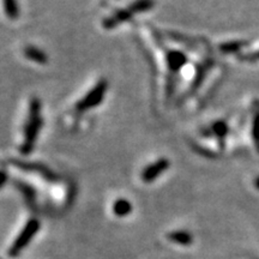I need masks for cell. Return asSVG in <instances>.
<instances>
[{
  "label": "cell",
  "mask_w": 259,
  "mask_h": 259,
  "mask_svg": "<svg viewBox=\"0 0 259 259\" xmlns=\"http://www.w3.org/2000/svg\"><path fill=\"white\" fill-rule=\"evenodd\" d=\"M169 168V161L167 159H160L155 161L154 163L149 165L144 171L142 172V180L145 183L157 179L162 173H165Z\"/></svg>",
  "instance_id": "5b68a950"
},
{
  "label": "cell",
  "mask_w": 259,
  "mask_h": 259,
  "mask_svg": "<svg viewBox=\"0 0 259 259\" xmlns=\"http://www.w3.org/2000/svg\"><path fill=\"white\" fill-rule=\"evenodd\" d=\"M213 132H215L216 136H225L227 133V126L223 123H216L213 126Z\"/></svg>",
  "instance_id": "8fae6325"
},
{
  "label": "cell",
  "mask_w": 259,
  "mask_h": 259,
  "mask_svg": "<svg viewBox=\"0 0 259 259\" xmlns=\"http://www.w3.org/2000/svg\"><path fill=\"white\" fill-rule=\"evenodd\" d=\"M24 54L29 60L36 62V64H46L47 55L44 54L43 50L36 48L34 46H29L24 49Z\"/></svg>",
  "instance_id": "52a82bcc"
},
{
  "label": "cell",
  "mask_w": 259,
  "mask_h": 259,
  "mask_svg": "<svg viewBox=\"0 0 259 259\" xmlns=\"http://www.w3.org/2000/svg\"><path fill=\"white\" fill-rule=\"evenodd\" d=\"M151 5H153V2H151L150 0H139V1H137L135 5H132V6H131L130 8H127V10L121 11V12L114 14L112 18H109L108 20H107V22L105 23V25L108 26V28H111V26L120 24L121 22H124V20H126L127 18H129L131 14L141 12V11H145L147 8L151 7Z\"/></svg>",
  "instance_id": "277c9868"
},
{
  "label": "cell",
  "mask_w": 259,
  "mask_h": 259,
  "mask_svg": "<svg viewBox=\"0 0 259 259\" xmlns=\"http://www.w3.org/2000/svg\"><path fill=\"white\" fill-rule=\"evenodd\" d=\"M106 91H107V82H105V80H101V82L97 83V84L95 85L90 91H89L88 95H85V96L79 101L78 105H77V109H78L79 112H83V111H89V109L97 107L101 102H102Z\"/></svg>",
  "instance_id": "7a4b0ae2"
},
{
  "label": "cell",
  "mask_w": 259,
  "mask_h": 259,
  "mask_svg": "<svg viewBox=\"0 0 259 259\" xmlns=\"http://www.w3.org/2000/svg\"><path fill=\"white\" fill-rule=\"evenodd\" d=\"M40 229V222L37 220L31 219L30 221L25 225V227L23 228L22 233L18 235L16 241L13 243V245L10 249V256H17L22 251L24 247L30 243V240L35 237V234L37 233V231Z\"/></svg>",
  "instance_id": "3957f363"
},
{
  "label": "cell",
  "mask_w": 259,
  "mask_h": 259,
  "mask_svg": "<svg viewBox=\"0 0 259 259\" xmlns=\"http://www.w3.org/2000/svg\"><path fill=\"white\" fill-rule=\"evenodd\" d=\"M168 239L173 241L175 244H179V245H190L192 243V235L189 232L185 231H179V232H173L168 235Z\"/></svg>",
  "instance_id": "9c48e42d"
},
{
  "label": "cell",
  "mask_w": 259,
  "mask_h": 259,
  "mask_svg": "<svg viewBox=\"0 0 259 259\" xmlns=\"http://www.w3.org/2000/svg\"><path fill=\"white\" fill-rule=\"evenodd\" d=\"M253 138L256 142L259 143V115L256 118L255 125H253Z\"/></svg>",
  "instance_id": "7c38bea8"
},
{
  "label": "cell",
  "mask_w": 259,
  "mask_h": 259,
  "mask_svg": "<svg viewBox=\"0 0 259 259\" xmlns=\"http://www.w3.org/2000/svg\"><path fill=\"white\" fill-rule=\"evenodd\" d=\"M2 4H4L5 13L7 14V17H10L12 19L18 17L19 10L16 0H2Z\"/></svg>",
  "instance_id": "30bf717a"
},
{
  "label": "cell",
  "mask_w": 259,
  "mask_h": 259,
  "mask_svg": "<svg viewBox=\"0 0 259 259\" xmlns=\"http://www.w3.org/2000/svg\"><path fill=\"white\" fill-rule=\"evenodd\" d=\"M131 211H132V205L125 198H119L113 204V213L119 217L130 215Z\"/></svg>",
  "instance_id": "8992f818"
},
{
  "label": "cell",
  "mask_w": 259,
  "mask_h": 259,
  "mask_svg": "<svg viewBox=\"0 0 259 259\" xmlns=\"http://www.w3.org/2000/svg\"><path fill=\"white\" fill-rule=\"evenodd\" d=\"M6 179H7V177H6V174H5V172H0V187L4 185Z\"/></svg>",
  "instance_id": "4fadbf2b"
},
{
  "label": "cell",
  "mask_w": 259,
  "mask_h": 259,
  "mask_svg": "<svg viewBox=\"0 0 259 259\" xmlns=\"http://www.w3.org/2000/svg\"><path fill=\"white\" fill-rule=\"evenodd\" d=\"M42 127V118H41V103L40 100L32 99L29 108V117L24 127V141L20 148L23 154H29L36 143L37 135Z\"/></svg>",
  "instance_id": "6da1fadb"
},
{
  "label": "cell",
  "mask_w": 259,
  "mask_h": 259,
  "mask_svg": "<svg viewBox=\"0 0 259 259\" xmlns=\"http://www.w3.org/2000/svg\"><path fill=\"white\" fill-rule=\"evenodd\" d=\"M256 186H257V189H259V178L256 180Z\"/></svg>",
  "instance_id": "5bb4252c"
},
{
  "label": "cell",
  "mask_w": 259,
  "mask_h": 259,
  "mask_svg": "<svg viewBox=\"0 0 259 259\" xmlns=\"http://www.w3.org/2000/svg\"><path fill=\"white\" fill-rule=\"evenodd\" d=\"M168 66L173 71H178L186 62V56L180 52H171L168 54Z\"/></svg>",
  "instance_id": "ba28073f"
}]
</instances>
